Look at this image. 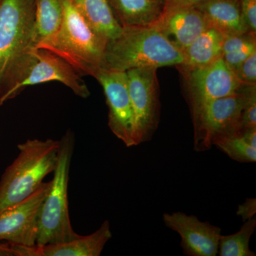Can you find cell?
Instances as JSON below:
<instances>
[{"mask_svg": "<svg viewBox=\"0 0 256 256\" xmlns=\"http://www.w3.org/2000/svg\"><path fill=\"white\" fill-rule=\"evenodd\" d=\"M182 50L156 26H126L107 42L102 68L126 72L133 68L181 66Z\"/></svg>", "mask_w": 256, "mask_h": 256, "instance_id": "obj_1", "label": "cell"}, {"mask_svg": "<svg viewBox=\"0 0 256 256\" xmlns=\"http://www.w3.org/2000/svg\"><path fill=\"white\" fill-rule=\"evenodd\" d=\"M60 140H28L0 181V214L26 200L56 168Z\"/></svg>", "mask_w": 256, "mask_h": 256, "instance_id": "obj_2", "label": "cell"}, {"mask_svg": "<svg viewBox=\"0 0 256 256\" xmlns=\"http://www.w3.org/2000/svg\"><path fill=\"white\" fill-rule=\"evenodd\" d=\"M63 21L58 32L36 46L58 56L79 74L94 76L104 65L106 42L101 38L73 4L62 0Z\"/></svg>", "mask_w": 256, "mask_h": 256, "instance_id": "obj_3", "label": "cell"}, {"mask_svg": "<svg viewBox=\"0 0 256 256\" xmlns=\"http://www.w3.org/2000/svg\"><path fill=\"white\" fill-rule=\"evenodd\" d=\"M54 178L40 210L36 246L70 242L79 236L70 223L68 184L70 162L74 150L72 133H66L60 140Z\"/></svg>", "mask_w": 256, "mask_h": 256, "instance_id": "obj_4", "label": "cell"}, {"mask_svg": "<svg viewBox=\"0 0 256 256\" xmlns=\"http://www.w3.org/2000/svg\"><path fill=\"white\" fill-rule=\"evenodd\" d=\"M36 0L0 2V85L6 84L32 48Z\"/></svg>", "mask_w": 256, "mask_h": 256, "instance_id": "obj_5", "label": "cell"}, {"mask_svg": "<svg viewBox=\"0 0 256 256\" xmlns=\"http://www.w3.org/2000/svg\"><path fill=\"white\" fill-rule=\"evenodd\" d=\"M60 82L82 98L90 92L80 74L65 60L48 50L32 48L18 64L8 84V89L0 97V105L28 86L44 82Z\"/></svg>", "mask_w": 256, "mask_h": 256, "instance_id": "obj_6", "label": "cell"}, {"mask_svg": "<svg viewBox=\"0 0 256 256\" xmlns=\"http://www.w3.org/2000/svg\"><path fill=\"white\" fill-rule=\"evenodd\" d=\"M248 86L230 95L207 101L192 110L194 124L195 150L210 149L216 136L240 132Z\"/></svg>", "mask_w": 256, "mask_h": 256, "instance_id": "obj_7", "label": "cell"}, {"mask_svg": "<svg viewBox=\"0 0 256 256\" xmlns=\"http://www.w3.org/2000/svg\"><path fill=\"white\" fill-rule=\"evenodd\" d=\"M134 116L136 146L151 139L158 128L159 99L156 68H138L126 72Z\"/></svg>", "mask_w": 256, "mask_h": 256, "instance_id": "obj_8", "label": "cell"}, {"mask_svg": "<svg viewBox=\"0 0 256 256\" xmlns=\"http://www.w3.org/2000/svg\"><path fill=\"white\" fill-rule=\"evenodd\" d=\"M92 77L104 89L108 106L110 130L128 148L136 146L134 116L128 90L127 74L102 67Z\"/></svg>", "mask_w": 256, "mask_h": 256, "instance_id": "obj_9", "label": "cell"}, {"mask_svg": "<svg viewBox=\"0 0 256 256\" xmlns=\"http://www.w3.org/2000/svg\"><path fill=\"white\" fill-rule=\"evenodd\" d=\"M50 184L42 183L31 196L0 214V242L28 247L36 245L40 210Z\"/></svg>", "mask_w": 256, "mask_h": 256, "instance_id": "obj_10", "label": "cell"}, {"mask_svg": "<svg viewBox=\"0 0 256 256\" xmlns=\"http://www.w3.org/2000/svg\"><path fill=\"white\" fill-rule=\"evenodd\" d=\"M185 72L192 110L207 101L233 94L244 86L222 57L204 66Z\"/></svg>", "mask_w": 256, "mask_h": 256, "instance_id": "obj_11", "label": "cell"}, {"mask_svg": "<svg viewBox=\"0 0 256 256\" xmlns=\"http://www.w3.org/2000/svg\"><path fill=\"white\" fill-rule=\"evenodd\" d=\"M163 220L166 227L181 237L180 246L184 255L216 256L218 254L222 236L220 227L180 212L165 213Z\"/></svg>", "mask_w": 256, "mask_h": 256, "instance_id": "obj_12", "label": "cell"}, {"mask_svg": "<svg viewBox=\"0 0 256 256\" xmlns=\"http://www.w3.org/2000/svg\"><path fill=\"white\" fill-rule=\"evenodd\" d=\"M154 26L183 52L208 28L206 18L196 6L174 5H165Z\"/></svg>", "mask_w": 256, "mask_h": 256, "instance_id": "obj_13", "label": "cell"}, {"mask_svg": "<svg viewBox=\"0 0 256 256\" xmlns=\"http://www.w3.org/2000/svg\"><path fill=\"white\" fill-rule=\"evenodd\" d=\"M210 28L224 36L249 33L240 11V0H206L196 6Z\"/></svg>", "mask_w": 256, "mask_h": 256, "instance_id": "obj_14", "label": "cell"}, {"mask_svg": "<svg viewBox=\"0 0 256 256\" xmlns=\"http://www.w3.org/2000/svg\"><path fill=\"white\" fill-rule=\"evenodd\" d=\"M111 238L110 223L106 220L90 235L79 236L68 242L36 246V256H100Z\"/></svg>", "mask_w": 256, "mask_h": 256, "instance_id": "obj_15", "label": "cell"}, {"mask_svg": "<svg viewBox=\"0 0 256 256\" xmlns=\"http://www.w3.org/2000/svg\"><path fill=\"white\" fill-rule=\"evenodd\" d=\"M122 28L150 26L156 22L164 9V0H108Z\"/></svg>", "mask_w": 256, "mask_h": 256, "instance_id": "obj_16", "label": "cell"}, {"mask_svg": "<svg viewBox=\"0 0 256 256\" xmlns=\"http://www.w3.org/2000/svg\"><path fill=\"white\" fill-rule=\"evenodd\" d=\"M84 20L94 32L107 43L122 33L108 0H72Z\"/></svg>", "mask_w": 256, "mask_h": 256, "instance_id": "obj_17", "label": "cell"}, {"mask_svg": "<svg viewBox=\"0 0 256 256\" xmlns=\"http://www.w3.org/2000/svg\"><path fill=\"white\" fill-rule=\"evenodd\" d=\"M225 36L218 30L208 26L184 50V60L180 66L185 72L204 66L218 60L222 57Z\"/></svg>", "mask_w": 256, "mask_h": 256, "instance_id": "obj_18", "label": "cell"}, {"mask_svg": "<svg viewBox=\"0 0 256 256\" xmlns=\"http://www.w3.org/2000/svg\"><path fill=\"white\" fill-rule=\"evenodd\" d=\"M63 21L62 0H36L34 43V48L58 32Z\"/></svg>", "mask_w": 256, "mask_h": 256, "instance_id": "obj_19", "label": "cell"}, {"mask_svg": "<svg viewBox=\"0 0 256 256\" xmlns=\"http://www.w3.org/2000/svg\"><path fill=\"white\" fill-rule=\"evenodd\" d=\"M256 228V216L244 222L236 233L220 236L218 254L220 256H255L249 247V242Z\"/></svg>", "mask_w": 256, "mask_h": 256, "instance_id": "obj_20", "label": "cell"}, {"mask_svg": "<svg viewBox=\"0 0 256 256\" xmlns=\"http://www.w3.org/2000/svg\"><path fill=\"white\" fill-rule=\"evenodd\" d=\"M212 146H216L230 159L238 162H256V148L248 143L242 131L216 136L213 140Z\"/></svg>", "mask_w": 256, "mask_h": 256, "instance_id": "obj_21", "label": "cell"}, {"mask_svg": "<svg viewBox=\"0 0 256 256\" xmlns=\"http://www.w3.org/2000/svg\"><path fill=\"white\" fill-rule=\"evenodd\" d=\"M256 128V86H248L247 98L242 109L240 128L242 130Z\"/></svg>", "mask_w": 256, "mask_h": 256, "instance_id": "obj_22", "label": "cell"}, {"mask_svg": "<svg viewBox=\"0 0 256 256\" xmlns=\"http://www.w3.org/2000/svg\"><path fill=\"white\" fill-rule=\"evenodd\" d=\"M234 73L244 85L256 86V52L244 60Z\"/></svg>", "mask_w": 256, "mask_h": 256, "instance_id": "obj_23", "label": "cell"}, {"mask_svg": "<svg viewBox=\"0 0 256 256\" xmlns=\"http://www.w3.org/2000/svg\"><path fill=\"white\" fill-rule=\"evenodd\" d=\"M255 52L256 42L252 41L248 44L246 46H244L242 50L222 55V58L229 68L234 72L242 65L244 60H246Z\"/></svg>", "mask_w": 256, "mask_h": 256, "instance_id": "obj_24", "label": "cell"}, {"mask_svg": "<svg viewBox=\"0 0 256 256\" xmlns=\"http://www.w3.org/2000/svg\"><path fill=\"white\" fill-rule=\"evenodd\" d=\"M256 41V34L252 32L242 35L225 36L222 48V55L230 52H236L242 50L248 44Z\"/></svg>", "mask_w": 256, "mask_h": 256, "instance_id": "obj_25", "label": "cell"}, {"mask_svg": "<svg viewBox=\"0 0 256 256\" xmlns=\"http://www.w3.org/2000/svg\"><path fill=\"white\" fill-rule=\"evenodd\" d=\"M240 11L242 18L249 31L256 32V0H240Z\"/></svg>", "mask_w": 256, "mask_h": 256, "instance_id": "obj_26", "label": "cell"}, {"mask_svg": "<svg viewBox=\"0 0 256 256\" xmlns=\"http://www.w3.org/2000/svg\"><path fill=\"white\" fill-rule=\"evenodd\" d=\"M256 214V198H248L246 201L238 206L236 214L242 217V222L255 216Z\"/></svg>", "mask_w": 256, "mask_h": 256, "instance_id": "obj_27", "label": "cell"}, {"mask_svg": "<svg viewBox=\"0 0 256 256\" xmlns=\"http://www.w3.org/2000/svg\"><path fill=\"white\" fill-rule=\"evenodd\" d=\"M206 0H164L165 5L196 6Z\"/></svg>", "mask_w": 256, "mask_h": 256, "instance_id": "obj_28", "label": "cell"}, {"mask_svg": "<svg viewBox=\"0 0 256 256\" xmlns=\"http://www.w3.org/2000/svg\"><path fill=\"white\" fill-rule=\"evenodd\" d=\"M0 256H18V252L14 244H0Z\"/></svg>", "mask_w": 256, "mask_h": 256, "instance_id": "obj_29", "label": "cell"}, {"mask_svg": "<svg viewBox=\"0 0 256 256\" xmlns=\"http://www.w3.org/2000/svg\"><path fill=\"white\" fill-rule=\"evenodd\" d=\"M0 2H1V0H0Z\"/></svg>", "mask_w": 256, "mask_h": 256, "instance_id": "obj_30", "label": "cell"}]
</instances>
